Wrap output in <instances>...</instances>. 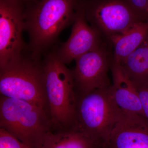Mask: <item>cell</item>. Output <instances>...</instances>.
I'll return each instance as SVG.
<instances>
[{
	"label": "cell",
	"mask_w": 148,
	"mask_h": 148,
	"mask_svg": "<svg viewBox=\"0 0 148 148\" xmlns=\"http://www.w3.org/2000/svg\"><path fill=\"white\" fill-rule=\"evenodd\" d=\"M81 0H36L25 8L27 50L41 57L57 42L61 32L73 24Z\"/></svg>",
	"instance_id": "1"
},
{
	"label": "cell",
	"mask_w": 148,
	"mask_h": 148,
	"mask_svg": "<svg viewBox=\"0 0 148 148\" xmlns=\"http://www.w3.org/2000/svg\"><path fill=\"white\" fill-rule=\"evenodd\" d=\"M43 55V79L51 131L64 130L73 127L75 122L77 94L73 72L54 48Z\"/></svg>",
	"instance_id": "2"
},
{
	"label": "cell",
	"mask_w": 148,
	"mask_h": 148,
	"mask_svg": "<svg viewBox=\"0 0 148 148\" xmlns=\"http://www.w3.org/2000/svg\"><path fill=\"white\" fill-rule=\"evenodd\" d=\"M41 58L27 51L18 59L0 69V93L33 103L49 114Z\"/></svg>",
	"instance_id": "3"
},
{
	"label": "cell",
	"mask_w": 148,
	"mask_h": 148,
	"mask_svg": "<svg viewBox=\"0 0 148 148\" xmlns=\"http://www.w3.org/2000/svg\"><path fill=\"white\" fill-rule=\"evenodd\" d=\"M0 128L31 148H37L52 130L50 118L45 110L28 101L1 95Z\"/></svg>",
	"instance_id": "4"
},
{
	"label": "cell",
	"mask_w": 148,
	"mask_h": 148,
	"mask_svg": "<svg viewBox=\"0 0 148 148\" xmlns=\"http://www.w3.org/2000/svg\"><path fill=\"white\" fill-rule=\"evenodd\" d=\"M110 87L77 95L73 125L106 147L121 111L111 97Z\"/></svg>",
	"instance_id": "5"
},
{
	"label": "cell",
	"mask_w": 148,
	"mask_h": 148,
	"mask_svg": "<svg viewBox=\"0 0 148 148\" xmlns=\"http://www.w3.org/2000/svg\"><path fill=\"white\" fill-rule=\"evenodd\" d=\"M88 22L109 40L143 21L127 0H82Z\"/></svg>",
	"instance_id": "6"
},
{
	"label": "cell",
	"mask_w": 148,
	"mask_h": 148,
	"mask_svg": "<svg viewBox=\"0 0 148 148\" xmlns=\"http://www.w3.org/2000/svg\"><path fill=\"white\" fill-rule=\"evenodd\" d=\"M112 45L105 39L98 47L77 58L72 71L77 95L111 86L108 77L112 60Z\"/></svg>",
	"instance_id": "7"
},
{
	"label": "cell",
	"mask_w": 148,
	"mask_h": 148,
	"mask_svg": "<svg viewBox=\"0 0 148 148\" xmlns=\"http://www.w3.org/2000/svg\"><path fill=\"white\" fill-rule=\"evenodd\" d=\"M25 8L15 0H0V69L27 51L23 38Z\"/></svg>",
	"instance_id": "8"
},
{
	"label": "cell",
	"mask_w": 148,
	"mask_h": 148,
	"mask_svg": "<svg viewBox=\"0 0 148 148\" xmlns=\"http://www.w3.org/2000/svg\"><path fill=\"white\" fill-rule=\"evenodd\" d=\"M73 24L69 39L56 49L58 57L66 65L98 47L106 39L99 31L88 23L82 0Z\"/></svg>",
	"instance_id": "9"
},
{
	"label": "cell",
	"mask_w": 148,
	"mask_h": 148,
	"mask_svg": "<svg viewBox=\"0 0 148 148\" xmlns=\"http://www.w3.org/2000/svg\"><path fill=\"white\" fill-rule=\"evenodd\" d=\"M107 148H148V121L143 116L121 110Z\"/></svg>",
	"instance_id": "10"
},
{
	"label": "cell",
	"mask_w": 148,
	"mask_h": 148,
	"mask_svg": "<svg viewBox=\"0 0 148 148\" xmlns=\"http://www.w3.org/2000/svg\"><path fill=\"white\" fill-rule=\"evenodd\" d=\"M110 69L113 82L110 88V92L114 103L120 110L144 116L140 97L134 83L121 65L113 60Z\"/></svg>",
	"instance_id": "11"
},
{
	"label": "cell",
	"mask_w": 148,
	"mask_h": 148,
	"mask_svg": "<svg viewBox=\"0 0 148 148\" xmlns=\"http://www.w3.org/2000/svg\"><path fill=\"white\" fill-rule=\"evenodd\" d=\"M148 38V21L138 22L128 30L111 37L112 60L121 65L127 56Z\"/></svg>",
	"instance_id": "12"
},
{
	"label": "cell",
	"mask_w": 148,
	"mask_h": 148,
	"mask_svg": "<svg viewBox=\"0 0 148 148\" xmlns=\"http://www.w3.org/2000/svg\"><path fill=\"white\" fill-rule=\"evenodd\" d=\"M37 148H106L73 126L61 131L47 132Z\"/></svg>",
	"instance_id": "13"
},
{
	"label": "cell",
	"mask_w": 148,
	"mask_h": 148,
	"mask_svg": "<svg viewBox=\"0 0 148 148\" xmlns=\"http://www.w3.org/2000/svg\"><path fill=\"white\" fill-rule=\"evenodd\" d=\"M132 82L148 80V38L121 64Z\"/></svg>",
	"instance_id": "14"
},
{
	"label": "cell",
	"mask_w": 148,
	"mask_h": 148,
	"mask_svg": "<svg viewBox=\"0 0 148 148\" xmlns=\"http://www.w3.org/2000/svg\"><path fill=\"white\" fill-rule=\"evenodd\" d=\"M0 148H31L5 130L0 128Z\"/></svg>",
	"instance_id": "15"
},
{
	"label": "cell",
	"mask_w": 148,
	"mask_h": 148,
	"mask_svg": "<svg viewBox=\"0 0 148 148\" xmlns=\"http://www.w3.org/2000/svg\"><path fill=\"white\" fill-rule=\"evenodd\" d=\"M133 83L138 90L144 116L148 121V80Z\"/></svg>",
	"instance_id": "16"
},
{
	"label": "cell",
	"mask_w": 148,
	"mask_h": 148,
	"mask_svg": "<svg viewBox=\"0 0 148 148\" xmlns=\"http://www.w3.org/2000/svg\"><path fill=\"white\" fill-rule=\"evenodd\" d=\"M143 21H148V0H127Z\"/></svg>",
	"instance_id": "17"
},
{
	"label": "cell",
	"mask_w": 148,
	"mask_h": 148,
	"mask_svg": "<svg viewBox=\"0 0 148 148\" xmlns=\"http://www.w3.org/2000/svg\"><path fill=\"white\" fill-rule=\"evenodd\" d=\"M24 6L25 8L36 0H15Z\"/></svg>",
	"instance_id": "18"
}]
</instances>
